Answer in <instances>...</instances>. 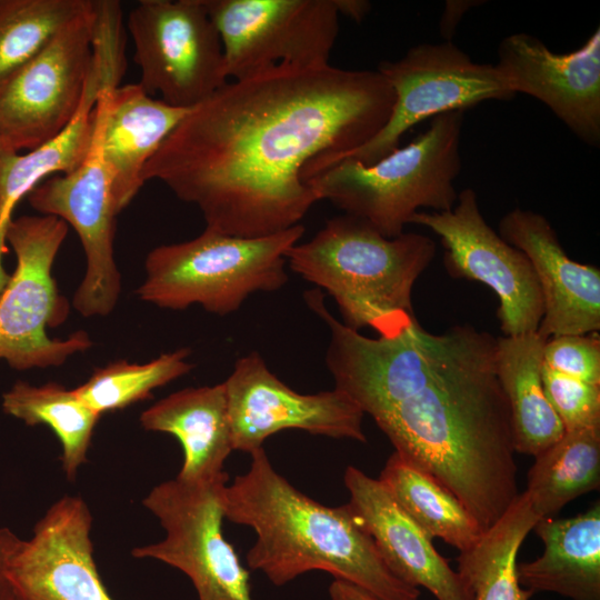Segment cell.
Segmentation results:
<instances>
[{
  "label": "cell",
  "instance_id": "1",
  "mask_svg": "<svg viewBox=\"0 0 600 600\" xmlns=\"http://www.w3.org/2000/svg\"><path fill=\"white\" fill-rule=\"evenodd\" d=\"M393 102L377 70L278 64L191 108L143 179L197 206L207 229L270 236L300 224L320 201L306 179L374 137Z\"/></svg>",
  "mask_w": 600,
  "mask_h": 600
},
{
  "label": "cell",
  "instance_id": "2",
  "mask_svg": "<svg viewBox=\"0 0 600 600\" xmlns=\"http://www.w3.org/2000/svg\"><path fill=\"white\" fill-rule=\"evenodd\" d=\"M446 334L428 382L373 420L394 452L438 480L484 532L519 496L497 338L470 324Z\"/></svg>",
  "mask_w": 600,
  "mask_h": 600
},
{
  "label": "cell",
  "instance_id": "3",
  "mask_svg": "<svg viewBox=\"0 0 600 600\" xmlns=\"http://www.w3.org/2000/svg\"><path fill=\"white\" fill-rule=\"evenodd\" d=\"M244 474L224 486V518L250 527L256 541L248 567L274 586L313 570L359 587L377 600H418L419 588L400 579L349 504L328 507L296 489L272 467L263 447Z\"/></svg>",
  "mask_w": 600,
  "mask_h": 600
},
{
  "label": "cell",
  "instance_id": "4",
  "mask_svg": "<svg viewBox=\"0 0 600 600\" xmlns=\"http://www.w3.org/2000/svg\"><path fill=\"white\" fill-rule=\"evenodd\" d=\"M436 250L424 234L387 238L366 220L343 214L294 244L287 263L333 298L344 326L356 331L370 327L381 336L416 317L412 288Z\"/></svg>",
  "mask_w": 600,
  "mask_h": 600
},
{
  "label": "cell",
  "instance_id": "5",
  "mask_svg": "<svg viewBox=\"0 0 600 600\" xmlns=\"http://www.w3.org/2000/svg\"><path fill=\"white\" fill-rule=\"evenodd\" d=\"M463 120L464 111L439 114L424 132L379 161L364 166L342 159L306 182L319 200L366 220L387 238L398 237L417 212L454 207Z\"/></svg>",
  "mask_w": 600,
  "mask_h": 600
},
{
  "label": "cell",
  "instance_id": "6",
  "mask_svg": "<svg viewBox=\"0 0 600 600\" xmlns=\"http://www.w3.org/2000/svg\"><path fill=\"white\" fill-rule=\"evenodd\" d=\"M303 232L304 227L297 224L266 237L242 238L206 228L189 241L152 249L136 293L163 309L200 304L209 312L229 314L250 294L286 284L287 253Z\"/></svg>",
  "mask_w": 600,
  "mask_h": 600
},
{
  "label": "cell",
  "instance_id": "7",
  "mask_svg": "<svg viewBox=\"0 0 600 600\" xmlns=\"http://www.w3.org/2000/svg\"><path fill=\"white\" fill-rule=\"evenodd\" d=\"M68 229L53 216H21L7 229L17 267L0 294V359L16 370L57 367L93 344L84 331L67 339L47 333L48 327H59L69 314L68 300L52 277Z\"/></svg>",
  "mask_w": 600,
  "mask_h": 600
},
{
  "label": "cell",
  "instance_id": "8",
  "mask_svg": "<svg viewBox=\"0 0 600 600\" xmlns=\"http://www.w3.org/2000/svg\"><path fill=\"white\" fill-rule=\"evenodd\" d=\"M394 94L390 117L364 144L333 159L319 172L342 159L370 166L398 147L413 126L486 100H510L516 94L494 64L474 62L452 41L421 43L396 61H382L378 69ZM308 177V178H309Z\"/></svg>",
  "mask_w": 600,
  "mask_h": 600
},
{
  "label": "cell",
  "instance_id": "9",
  "mask_svg": "<svg viewBox=\"0 0 600 600\" xmlns=\"http://www.w3.org/2000/svg\"><path fill=\"white\" fill-rule=\"evenodd\" d=\"M227 480L191 483L174 478L154 487L143 506L159 519L166 537L131 551L182 571L199 600H253L249 571L222 531Z\"/></svg>",
  "mask_w": 600,
  "mask_h": 600
},
{
  "label": "cell",
  "instance_id": "10",
  "mask_svg": "<svg viewBox=\"0 0 600 600\" xmlns=\"http://www.w3.org/2000/svg\"><path fill=\"white\" fill-rule=\"evenodd\" d=\"M127 27L148 94L191 109L228 82L221 39L202 0H141Z\"/></svg>",
  "mask_w": 600,
  "mask_h": 600
},
{
  "label": "cell",
  "instance_id": "11",
  "mask_svg": "<svg viewBox=\"0 0 600 600\" xmlns=\"http://www.w3.org/2000/svg\"><path fill=\"white\" fill-rule=\"evenodd\" d=\"M221 39L228 79L278 64H329L339 33L336 0H202Z\"/></svg>",
  "mask_w": 600,
  "mask_h": 600
},
{
  "label": "cell",
  "instance_id": "12",
  "mask_svg": "<svg viewBox=\"0 0 600 600\" xmlns=\"http://www.w3.org/2000/svg\"><path fill=\"white\" fill-rule=\"evenodd\" d=\"M94 26L91 0L0 90V151L32 150L71 121L91 70Z\"/></svg>",
  "mask_w": 600,
  "mask_h": 600
},
{
  "label": "cell",
  "instance_id": "13",
  "mask_svg": "<svg viewBox=\"0 0 600 600\" xmlns=\"http://www.w3.org/2000/svg\"><path fill=\"white\" fill-rule=\"evenodd\" d=\"M410 223L439 236L443 266L451 277L479 281L494 291L499 299L497 318L504 336L538 330L543 301L532 264L486 222L473 189L459 192L451 210L419 211Z\"/></svg>",
  "mask_w": 600,
  "mask_h": 600
},
{
  "label": "cell",
  "instance_id": "14",
  "mask_svg": "<svg viewBox=\"0 0 600 600\" xmlns=\"http://www.w3.org/2000/svg\"><path fill=\"white\" fill-rule=\"evenodd\" d=\"M223 383L233 450L251 453L286 429L367 441L364 413L347 393L337 388L299 393L272 373L258 352L238 359Z\"/></svg>",
  "mask_w": 600,
  "mask_h": 600
},
{
  "label": "cell",
  "instance_id": "15",
  "mask_svg": "<svg viewBox=\"0 0 600 600\" xmlns=\"http://www.w3.org/2000/svg\"><path fill=\"white\" fill-rule=\"evenodd\" d=\"M27 197L34 210L63 220L80 238L87 267L73 294L74 309L83 317L108 316L121 292L113 251L120 211L94 139L77 169L44 179Z\"/></svg>",
  "mask_w": 600,
  "mask_h": 600
},
{
  "label": "cell",
  "instance_id": "16",
  "mask_svg": "<svg viewBox=\"0 0 600 600\" xmlns=\"http://www.w3.org/2000/svg\"><path fill=\"white\" fill-rule=\"evenodd\" d=\"M512 93L544 103L581 141L600 146V29L569 53L551 51L534 36L503 38L494 64Z\"/></svg>",
  "mask_w": 600,
  "mask_h": 600
},
{
  "label": "cell",
  "instance_id": "17",
  "mask_svg": "<svg viewBox=\"0 0 600 600\" xmlns=\"http://www.w3.org/2000/svg\"><path fill=\"white\" fill-rule=\"evenodd\" d=\"M91 524L80 497L64 496L48 509L9 564L18 600H113L93 559Z\"/></svg>",
  "mask_w": 600,
  "mask_h": 600
},
{
  "label": "cell",
  "instance_id": "18",
  "mask_svg": "<svg viewBox=\"0 0 600 600\" xmlns=\"http://www.w3.org/2000/svg\"><path fill=\"white\" fill-rule=\"evenodd\" d=\"M499 234L532 264L543 301L537 330L542 338L599 331L598 267L570 259L548 219L532 210L509 211L499 222Z\"/></svg>",
  "mask_w": 600,
  "mask_h": 600
},
{
  "label": "cell",
  "instance_id": "19",
  "mask_svg": "<svg viewBox=\"0 0 600 600\" xmlns=\"http://www.w3.org/2000/svg\"><path fill=\"white\" fill-rule=\"evenodd\" d=\"M189 110L154 99L139 83L101 89L94 141L120 212L146 182L147 163Z\"/></svg>",
  "mask_w": 600,
  "mask_h": 600
},
{
  "label": "cell",
  "instance_id": "20",
  "mask_svg": "<svg viewBox=\"0 0 600 600\" xmlns=\"http://www.w3.org/2000/svg\"><path fill=\"white\" fill-rule=\"evenodd\" d=\"M123 72L122 44L111 38L96 40L82 100L67 127L27 153L0 151V244L23 197L47 177L67 174L86 160L94 139L99 93L106 84H120Z\"/></svg>",
  "mask_w": 600,
  "mask_h": 600
},
{
  "label": "cell",
  "instance_id": "21",
  "mask_svg": "<svg viewBox=\"0 0 600 600\" xmlns=\"http://www.w3.org/2000/svg\"><path fill=\"white\" fill-rule=\"evenodd\" d=\"M349 507L374 540L390 569L404 582L426 588L437 600H472V593L432 539L406 513L379 479L349 466Z\"/></svg>",
  "mask_w": 600,
  "mask_h": 600
},
{
  "label": "cell",
  "instance_id": "22",
  "mask_svg": "<svg viewBox=\"0 0 600 600\" xmlns=\"http://www.w3.org/2000/svg\"><path fill=\"white\" fill-rule=\"evenodd\" d=\"M140 423L179 440L183 462L177 479L194 483L227 476L223 464L233 444L223 382L173 392L144 410Z\"/></svg>",
  "mask_w": 600,
  "mask_h": 600
},
{
  "label": "cell",
  "instance_id": "23",
  "mask_svg": "<svg viewBox=\"0 0 600 600\" xmlns=\"http://www.w3.org/2000/svg\"><path fill=\"white\" fill-rule=\"evenodd\" d=\"M544 546L533 561L517 563L520 586L571 600H600V504L571 518L540 519L533 527Z\"/></svg>",
  "mask_w": 600,
  "mask_h": 600
},
{
  "label": "cell",
  "instance_id": "24",
  "mask_svg": "<svg viewBox=\"0 0 600 600\" xmlns=\"http://www.w3.org/2000/svg\"><path fill=\"white\" fill-rule=\"evenodd\" d=\"M537 331L497 338L496 370L508 400L516 452L536 457L564 433L543 388V347Z\"/></svg>",
  "mask_w": 600,
  "mask_h": 600
},
{
  "label": "cell",
  "instance_id": "25",
  "mask_svg": "<svg viewBox=\"0 0 600 600\" xmlns=\"http://www.w3.org/2000/svg\"><path fill=\"white\" fill-rule=\"evenodd\" d=\"M540 517L527 492L519 493L503 516L457 558V571L472 600H529L534 592L520 586L517 556Z\"/></svg>",
  "mask_w": 600,
  "mask_h": 600
},
{
  "label": "cell",
  "instance_id": "26",
  "mask_svg": "<svg viewBox=\"0 0 600 600\" xmlns=\"http://www.w3.org/2000/svg\"><path fill=\"white\" fill-rule=\"evenodd\" d=\"M379 480L429 538H440L462 552L482 534L473 517L448 489L397 452L387 460Z\"/></svg>",
  "mask_w": 600,
  "mask_h": 600
},
{
  "label": "cell",
  "instance_id": "27",
  "mask_svg": "<svg viewBox=\"0 0 600 600\" xmlns=\"http://www.w3.org/2000/svg\"><path fill=\"white\" fill-rule=\"evenodd\" d=\"M527 494L536 513L552 518L571 500L600 486V427L564 431L534 457Z\"/></svg>",
  "mask_w": 600,
  "mask_h": 600
},
{
  "label": "cell",
  "instance_id": "28",
  "mask_svg": "<svg viewBox=\"0 0 600 600\" xmlns=\"http://www.w3.org/2000/svg\"><path fill=\"white\" fill-rule=\"evenodd\" d=\"M3 411L27 426L46 424L62 446V468L72 480L87 461L88 449L100 414L76 393L57 382L33 386L17 381L2 396Z\"/></svg>",
  "mask_w": 600,
  "mask_h": 600
},
{
  "label": "cell",
  "instance_id": "29",
  "mask_svg": "<svg viewBox=\"0 0 600 600\" xmlns=\"http://www.w3.org/2000/svg\"><path fill=\"white\" fill-rule=\"evenodd\" d=\"M91 0H0V90Z\"/></svg>",
  "mask_w": 600,
  "mask_h": 600
},
{
  "label": "cell",
  "instance_id": "30",
  "mask_svg": "<svg viewBox=\"0 0 600 600\" xmlns=\"http://www.w3.org/2000/svg\"><path fill=\"white\" fill-rule=\"evenodd\" d=\"M189 356L190 350L182 348L146 363L116 360L97 368L74 391L100 416L123 409L150 398L154 389L188 373L193 367L188 361Z\"/></svg>",
  "mask_w": 600,
  "mask_h": 600
},
{
  "label": "cell",
  "instance_id": "31",
  "mask_svg": "<svg viewBox=\"0 0 600 600\" xmlns=\"http://www.w3.org/2000/svg\"><path fill=\"white\" fill-rule=\"evenodd\" d=\"M542 381L564 431L600 427V384L568 377L543 366Z\"/></svg>",
  "mask_w": 600,
  "mask_h": 600
},
{
  "label": "cell",
  "instance_id": "32",
  "mask_svg": "<svg viewBox=\"0 0 600 600\" xmlns=\"http://www.w3.org/2000/svg\"><path fill=\"white\" fill-rule=\"evenodd\" d=\"M543 367L564 376L600 384L598 332L549 338L543 347Z\"/></svg>",
  "mask_w": 600,
  "mask_h": 600
},
{
  "label": "cell",
  "instance_id": "33",
  "mask_svg": "<svg viewBox=\"0 0 600 600\" xmlns=\"http://www.w3.org/2000/svg\"><path fill=\"white\" fill-rule=\"evenodd\" d=\"M20 539L8 528H0V600H18L9 578V564Z\"/></svg>",
  "mask_w": 600,
  "mask_h": 600
},
{
  "label": "cell",
  "instance_id": "34",
  "mask_svg": "<svg viewBox=\"0 0 600 600\" xmlns=\"http://www.w3.org/2000/svg\"><path fill=\"white\" fill-rule=\"evenodd\" d=\"M483 1L479 0H448L446 1L444 9L440 19V34L444 41H451L452 36L456 32L457 26L464 16V13L473 8L478 7Z\"/></svg>",
  "mask_w": 600,
  "mask_h": 600
},
{
  "label": "cell",
  "instance_id": "35",
  "mask_svg": "<svg viewBox=\"0 0 600 600\" xmlns=\"http://www.w3.org/2000/svg\"><path fill=\"white\" fill-rule=\"evenodd\" d=\"M329 597L330 600H377L359 587L337 579L329 587Z\"/></svg>",
  "mask_w": 600,
  "mask_h": 600
},
{
  "label": "cell",
  "instance_id": "36",
  "mask_svg": "<svg viewBox=\"0 0 600 600\" xmlns=\"http://www.w3.org/2000/svg\"><path fill=\"white\" fill-rule=\"evenodd\" d=\"M339 14H343L356 22H361L371 10L367 0H336Z\"/></svg>",
  "mask_w": 600,
  "mask_h": 600
}]
</instances>
